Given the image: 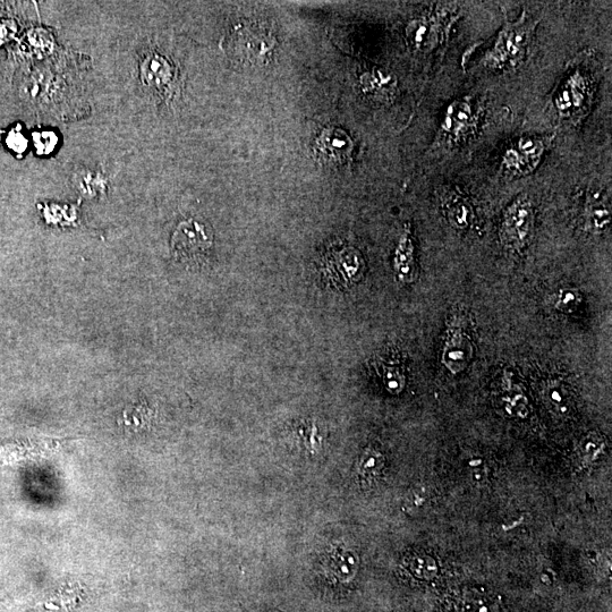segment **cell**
<instances>
[{
	"label": "cell",
	"mask_w": 612,
	"mask_h": 612,
	"mask_svg": "<svg viewBox=\"0 0 612 612\" xmlns=\"http://www.w3.org/2000/svg\"><path fill=\"white\" fill-rule=\"evenodd\" d=\"M582 303V295L576 289H560L556 299V309L563 313H572Z\"/></svg>",
	"instance_id": "44dd1931"
},
{
	"label": "cell",
	"mask_w": 612,
	"mask_h": 612,
	"mask_svg": "<svg viewBox=\"0 0 612 612\" xmlns=\"http://www.w3.org/2000/svg\"><path fill=\"white\" fill-rule=\"evenodd\" d=\"M382 377H384L385 384L391 393H398L405 384L402 371L397 367H391V365L382 364Z\"/></svg>",
	"instance_id": "d4e9b609"
},
{
	"label": "cell",
	"mask_w": 612,
	"mask_h": 612,
	"mask_svg": "<svg viewBox=\"0 0 612 612\" xmlns=\"http://www.w3.org/2000/svg\"><path fill=\"white\" fill-rule=\"evenodd\" d=\"M5 144L8 149H10L14 155L23 156L24 152L27 151L29 146V140L27 135L22 130L20 125H16L7 132L5 138Z\"/></svg>",
	"instance_id": "7402d4cb"
},
{
	"label": "cell",
	"mask_w": 612,
	"mask_h": 612,
	"mask_svg": "<svg viewBox=\"0 0 612 612\" xmlns=\"http://www.w3.org/2000/svg\"><path fill=\"white\" fill-rule=\"evenodd\" d=\"M144 85L160 93L172 92L176 82V70L168 59L159 54H150L140 65Z\"/></svg>",
	"instance_id": "8fae6325"
},
{
	"label": "cell",
	"mask_w": 612,
	"mask_h": 612,
	"mask_svg": "<svg viewBox=\"0 0 612 612\" xmlns=\"http://www.w3.org/2000/svg\"><path fill=\"white\" fill-rule=\"evenodd\" d=\"M504 397L503 401L508 414L517 416V418H525L529 410H527V398L520 387L513 384L512 379L505 374L504 377Z\"/></svg>",
	"instance_id": "ac0fdd59"
},
{
	"label": "cell",
	"mask_w": 612,
	"mask_h": 612,
	"mask_svg": "<svg viewBox=\"0 0 612 612\" xmlns=\"http://www.w3.org/2000/svg\"><path fill=\"white\" fill-rule=\"evenodd\" d=\"M385 459L376 450H367L359 462V473L361 476H372L378 475L384 466Z\"/></svg>",
	"instance_id": "ffe728a7"
},
{
	"label": "cell",
	"mask_w": 612,
	"mask_h": 612,
	"mask_svg": "<svg viewBox=\"0 0 612 612\" xmlns=\"http://www.w3.org/2000/svg\"><path fill=\"white\" fill-rule=\"evenodd\" d=\"M472 357V339L465 334L462 327L453 322L447 329L444 347H442V364L450 372L457 374L469 367Z\"/></svg>",
	"instance_id": "30bf717a"
},
{
	"label": "cell",
	"mask_w": 612,
	"mask_h": 612,
	"mask_svg": "<svg viewBox=\"0 0 612 612\" xmlns=\"http://www.w3.org/2000/svg\"><path fill=\"white\" fill-rule=\"evenodd\" d=\"M334 554H330L328 566L330 573L333 574L340 582L351 581L357 573V567H359V561L352 551L348 550H335Z\"/></svg>",
	"instance_id": "e0dca14e"
},
{
	"label": "cell",
	"mask_w": 612,
	"mask_h": 612,
	"mask_svg": "<svg viewBox=\"0 0 612 612\" xmlns=\"http://www.w3.org/2000/svg\"><path fill=\"white\" fill-rule=\"evenodd\" d=\"M414 251L411 228L410 225H406L403 234L399 237L394 260L396 276L405 284L414 282L416 277Z\"/></svg>",
	"instance_id": "4fadbf2b"
},
{
	"label": "cell",
	"mask_w": 612,
	"mask_h": 612,
	"mask_svg": "<svg viewBox=\"0 0 612 612\" xmlns=\"http://www.w3.org/2000/svg\"><path fill=\"white\" fill-rule=\"evenodd\" d=\"M547 146L548 140L544 138L523 136L506 150L501 167L510 177L529 175L537 169Z\"/></svg>",
	"instance_id": "8992f818"
},
{
	"label": "cell",
	"mask_w": 612,
	"mask_h": 612,
	"mask_svg": "<svg viewBox=\"0 0 612 612\" xmlns=\"http://www.w3.org/2000/svg\"><path fill=\"white\" fill-rule=\"evenodd\" d=\"M360 84L364 95L379 102H390L395 98L397 81L395 76L374 70L361 75Z\"/></svg>",
	"instance_id": "7c38bea8"
},
{
	"label": "cell",
	"mask_w": 612,
	"mask_h": 612,
	"mask_svg": "<svg viewBox=\"0 0 612 612\" xmlns=\"http://www.w3.org/2000/svg\"><path fill=\"white\" fill-rule=\"evenodd\" d=\"M212 244H214V234L209 226L195 219L182 221L176 227L170 241L175 258L184 262L206 257Z\"/></svg>",
	"instance_id": "277c9868"
},
{
	"label": "cell",
	"mask_w": 612,
	"mask_h": 612,
	"mask_svg": "<svg viewBox=\"0 0 612 612\" xmlns=\"http://www.w3.org/2000/svg\"><path fill=\"white\" fill-rule=\"evenodd\" d=\"M231 45L242 62L262 65L271 56L275 38L258 24H241L232 33Z\"/></svg>",
	"instance_id": "5b68a950"
},
{
	"label": "cell",
	"mask_w": 612,
	"mask_h": 612,
	"mask_svg": "<svg viewBox=\"0 0 612 612\" xmlns=\"http://www.w3.org/2000/svg\"><path fill=\"white\" fill-rule=\"evenodd\" d=\"M478 124V113L469 98L452 102L442 118L441 133L446 139L461 142L470 136Z\"/></svg>",
	"instance_id": "9c48e42d"
},
{
	"label": "cell",
	"mask_w": 612,
	"mask_h": 612,
	"mask_svg": "<svg viewBox=\"0 0 612 612\" xmlns=\"http://www.w3.org/2000/svg\"><path fill=\"white\" fill-rule=\"evenodd\" d=\"M33 143L41 156L49 155L58 144V136L54 132L42 131L33 134Z\"/></svg>",
	"instance_id": "cb8c5ba5"
},
{
	"label": "cell",
	"mask_w": 612,
	"mask_h": 612,
	"mask_svg": "<svg viewBox=\"0 0 612 612\" xmlns=\"http://www.w3.org/2000/svg\"><path fill=\"white\" fill-rule=\"evenodd\" d=\"M586 55L573 59L552 97L561 121L577 124L590 112L598 79L591 68L589 54Z\"/></svg>",
	"instance_id": "6da1fadb"
},
{
	"label": "cell",
	"mask_w": 612,
	"mask_h": 612,
	"mask_svg": "<svg viewBox=\"0 0 612 612\" xmlns=\"http://www.w3.org/2000/svg\"><path fill=\"white\" fill-rule=\"evenodd\" d=\"M429 500L430 493L427 488H416L411 492L410 497L407 499L408 510H411V512H418L419 509H422L428 505Z\"/></svg>",
	"instance_id": "484cf974"
},
{
	"label": "cell",
	"mask_w": 612,
	"mask_h": 612,
	"mask_svg": "<svg viewBox=\"0 0 612 612\" xmlns=\"http://www.w3.org/2000/svg\"><path fill=\"white\" fill-rule=\"evenodd\" d=\"M544 399L552 411L558 414H565L571 410L572 393L566 386L558 381L551 382L544 389Z\"/></svg>",
	"instance_id": "d6986e66"
},
{
	"label": "cell",
	"mask_w": 612,
	"mask_h": 612,
	"mask_svg": "<svg viewBox=\"0 0 612 612\" xmlns=\"http://www.w3.org/2000/svg\"><path fill=\"white\" fill-rule=\"evenodd\" d=\"M442 208L450 225L456 229H466L474 219L472 204L463 194L450 190L442 197Z\"/></svg>",
	"instance_id": "9a60e30c"
},
{
	"label": "cell",
	"mask_w": 612,
	"mask_h": 612,
	"mask_svg": "<svg viewBox=\"0 0 612 612\" xmlns=\"http://www.w3.org/2000/svg\"><path fill=\"white\" fill-rule=\"evenodd\" d=\"M412 572L420 578H433L437 575V564L429 556H416L411 560Z\"/></svg>",
	"instance_id": "603a6c76"
},
{
	"label": "cell",
	"mask_w": 612,
	"mask_h": 612,
	"mask_svg": "<svg viewBox=\"0 0 612 612\" xmlns=\"http://www.w3.org/2000/svg\"><path fill=\"white\" fill-rule=\"evenodd\" d=\"M456 612H499V601L491 594L478 590H465L454 601Z\"/></svg>",
	"instance_id": "2e32d148"
},
{
	"label": "cell",
	"mask_w": 612,
	"mask_h": 612,
	"mask_svg": "<svg viewBox=\"0 0 612 612\" xmlns=\"http://www.w3.org/2000/svg\"><path fill=\"white\" fill-rule=\"evenodd\" d=\"M363 271L362 254L351 246L331 250L323 262V274L335 285H351L362 277Z\"/></svg>",
	"instance_id": "ba28073f"
},
{
	"label": "cell",
	"mask_w": 612,
	"mask_h": 612,
	"mask_svg": "<svg viewBox=\"0 0 612 612\" xmlns=\"http://www.w3.org/2000/svg\"><path fill=\"white\" fill-rule=\"evenodd\" d=\"M611 221V208L607 195L600 192L589 194L585 204V227L592 234L606 231Z\"/></svg>",
	"instance_id": "5bb4252c"
},
{
	"label": "cell",
	"mask_w": 612,
	"mask_h": 612,
	"mask_svg": "<svg viewBox=\"0 0 612 612\" xmlns=\"http://www.w3.org/2000/svg\"><path fill=\"white\" fill-rule=\"evenodd\" d=\"M538 22L524 11L515 22H506L492 47L482 59L489 70H516L524 62Z\"/></svg>",
	"instance_id": "7a4b0ae2"
},
{
	"label": "cell",
	"mask_w": 612,
	"mask_h": 612,
	"mask_svg": "<svg viewBox=\"0 0 612 612\" xmlns=\"http://www.w3.org/2000/svg\"><path fill=\"white\" fill-rule=\"evenodd\" d=\"M535 214L526 195L516 198L506 208L501 221L500 241L507 249L520 252L529 245L534 233Z\"/></svg>",
	"instance_id": "3957f363"
},
{
	"label": "cell",
	"mask_w": 612,
	"mask_h": 612,
	"mask_svg": "<svg viewBox=\"0 0 612 612\" xmlns=\"http://www.w3.org/2000/svg\"><path fill=\"white\" fill-rule=\"evenodd\" d=\"M314 157L328 167L350 166L353 159L354 142L350 135L337 127L323 130L314 142Z\"/></svg>",
	"instance_id": "52a82bcc"
}]
</instances>
